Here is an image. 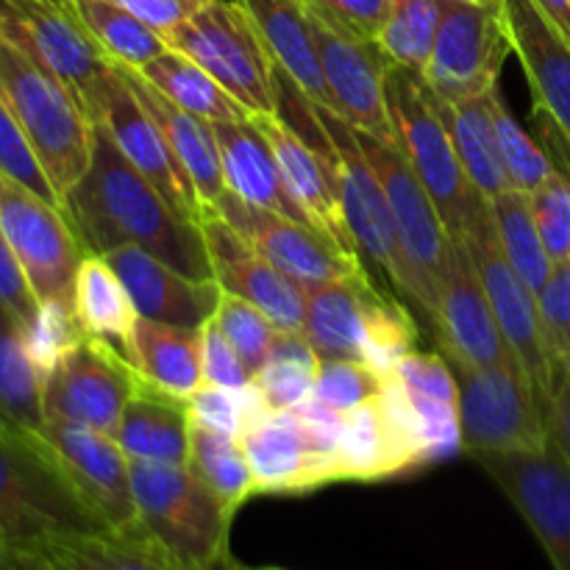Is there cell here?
Returning <instances> with one entry per match:
<instances>
[{
	"label": "cell",
	"mask_w": 570,
	"mask_h": 570,
	"mask_svg": "<svg viewBox=\"0 0 570 570\" xmlns=\"http://www.w3.org/2000/svg\"><path fill=\"white\" fill-rule=\"evenodd\" d=\"M254 26L259 28L267 50L278 70L312 100L332 109L326 81H323L321 56H317L315 31L304 0H237Z\"/></svg>",
	"instance_id": "obj_27"
},
{
	"label": "cell",
	"mask_w": 570,
	"mask_h": 570,
	"mask_svg": "<svg viewBox=\"0 0 570 570\" xmlns=\"http://www.w3.org/2000/svg\"><path fill=\"white\" fill-rule=\"evenodd\" d=\"M104 529L39 434L0 429V557L37 562L56 546Z\"/></svg>",
	"instance_id": "obj_2"
},
{
	"label": "cell",
	"mask_w": 570,
	"mask_h": 570,
	"mask_svg": "<svg viewBox=\"0 0 570 570\" xmlns=\"http://www.w3.org/2000/svg\"><path fill=\"white\" fill-rule=\"evenodd\" d=\"M512 50L504 0H440V26L423 81L445 104L499 87Z\"/></svg>",
	"instance_id": "obj_9"
},
{
	"label": "cell",
	"mask_w": 570,
	"mask_h": 570,
	"mask_svg": "<svg viewBox=\"0 0 570 570\" xmlns=\"http://www.w3.org/2000/svg\"><path fill=\"white\" fill-rule=\"evenodd\" d=\"M417 323L406 312L404 304L382 293L373 304L365 328V345H362V362L371 365L379 376L393 373L395 365L406 354L415 351Z\"/></svg>",
	"instance_id": "obj_43"
},
{
	"label": "cell",
	"mask_w": 570,
	"mask_h": 570,
	"mask_svg": "<svg viewBox=\"0 0 570 570\" xmlns=\"http://www.w3.org/2000/svg\"><path fill=\"white\" fill-rule=\"evenodd\" d=\"M382 289L371 276L345 278L306 293L304 334L321 360L362 362L367 317Z\"/></svg>",
	"instance_id": "obj_28"
},
{
	"label": "cell",
	"mask_w": 570,
	"mask_h": 570,
	"mask_svg": "<svg viewBox=\"0 0 570 570\" xmlns=\"http://www.w3.org/2000/svg\"><path fill=\"white\" fill-rule=\"evenodd\" d=\"M0 95L20 122L50 184L65 195L92 159L95 122L59 76L0 39Z\"/></svg>",
	"instance_id": "obj_5"
},
{
	"label": "cell",
	"mask_w": 570,
	"mask_h": 570,
	"mask_svg": "<svg viewBox=\"0 0 570 570\" xmlns=\"http://www.w3.org/2000/svg\"><path fill=\"white\" fill-rule=\"evenodd\" d=\"M434 332L449 365L488 367L515 356L501 334L476 265L462 243H451Z\"/></svg>",
	"instance_id": "obj_20"
},
{
	"label": "cell",
	"mask_w": 570,
	"mask_h": 570,
	"mask_svg": "<svg viewBox=\"0 0 570 570\" xmlns=\"http://www.w3.org/2000/svg\"><path fill=\"white\" fill-rule=\"evenodd\" d=\"M317 371L321 356L312 348L309 337L304 332H278L254 382L265 393L271 410L284 412L315 395Z\"/></svg>",
	"instance_id": "obj_40"
},
{
	"label": "cell",
	"mask_w": 570,
	"mask_h": 570,
	"mask_svg": "<svg viewBox=\"0 0 570 570\" xmlns=\"http://www.w3.org/2000/svg\"><path fill=\"white\" fill-rule=\"evenodd\" d=\"M0 429H3V426H0Z\"/></svg>",
	"instance_id": "obj_63"
},
{
	"label": "cell",
	"mask_w": 570,
	"mask_h": 570,
	"mask_svg": "<svg viewBox=\"0 0 570 570\" xmlns=\"http://www.w3.org/2000/svg\"><path fill=\"white\" fill-rule=\"evenodd\" d=\"M315 109L317 117H321L323 131L332 142L340 198H343L345 220H348L351 234H354L356 250H360L362 262H371L382 273V278H387L390 287H395L406 298L410 273H406V262L404 254H401L399 234H395L382 181H379L367 156L362 154L354 128L343 117L334 115L332 109H323L317 104Z\"/></svg>",
	"instance_id": "obj_13"
},
{
	"label": "cell",
	"mask_w": 570,
	"mask_h": 570,
	"mask_svg": "<svg viewBox=\"0 0 570 570\" xmlns=\"http://www.w3.org/2000/svg\"><path fill=\"white\" fill-rule=\"evenodd\" d=\"M131 360L150 387L178 401H189L204 384L200 328L167 326L139 317L134 328Z\"/></svg>",
	"instance_id": "obj_31"
},
{
	"label": "cell",
	"mask_w": 570,
	"mask_h": 570,
	"mask_svg": "<svg viewBox=\"0 0 570 570\" xmlns=\"http://www.w3.org/2000/svg\"><path fill=\"white\" fill-rule=\"evenodd\" d=\"M115 3H120L122 9L137 14L139 20L154 26L165 37L167 31H173L184 20H189L195 11L204 9L209 0H115Z\"/></svg>",
	"instance_id": "obj_57"
},
{
	"label": "cell",
	"mask_w": 570,
	"mask_h": 570,
	"mask_svg": "<svg viewBox=\"0 0 570 570\" xmlns=\"http://www.w3.org/2000/svg\"><path fill=\"white\" fill-rule=\"evenodd\" d=\"M0 570H28V562L26 560H6V557H0Z\"/></svg>",
	"instance_id": "obj_59"
},
{
	"label": "cell",
	"mask_w": 570,
	"mask_h": 570,
	"mask_svg": "<svg viewBox=\"0 0 570 570\" xmlns=\"http://www.w3.org/2000/svg\"><path fill=\"white\" fill-rule=\"evenodd\" d=\"M354 134L362 154L367 156L379 181H382L384 195H387L390 215H393L401 254H404L406 273H410V293H406V298L423 312V317L434 328L440 284H443L445 267H449L451 243L454 239L449 237L438 215V206L429 198L426 187L412 173V167L406 165L404 154L395 148V142H387V139L362 131V128H354Z\"/></svg>",
	"instance_id": "obj_7"
},
{
	"label": "cell",
	"mask_w": 570,
	"mask_h": 570,
	"mask_svg": "<svg viewBox=\"0 0 570 570\" xmlns=\"http://www.w3.org/2000/svg\"><path fill=\"white\" fill-rule=\"evenodd\" d=\"M37 562L50 570H195L154 543L139 527L128 532L104 529L83 534L56 546Z\"/></svg>",
	"instance_id": "obj_35"
},
{
	"label": "cell",
	"mask_w": 570,
	"mask_h": 570,
	"mask_svg": "<svg viewBox=\"0 0 570 570\" xmlns=\"http://www.w3.org/2000/svg\"><path fill=\"white\" fill-rule=\"evenodd\" d=\"M65 215L87 254L137 245L195 282H215L200 223L178 215L161 198L120 154L104 122H95L92 159L65 195Z\"/></svg>",
	"instance_id": "obj_1"
},
{
	"label": "cell",
	"mask_w": 570,
	"mask_h": 570,
	"mask_svg": "<svg viewBox=\"0 0 570 570\" xmlns=\"http://www.w3.org/2000/svg\"><path fill=\"white\" fill-rule=\"evenodd\" d=\"M490 109H493L495 137H499L501 159H504L512 187L521 189V193H534L557 170V165L546 154L543 145L534 142L527 128L518 122V117L507 109L499 87L490 95Z\"/></svg>",
	"instance_id": "obj_42"
},
{
	"label": "cell",
	"mask_w": 570,
	"mask_h": 570,
	"mask_svg": "<svg viewBox=\"0 0 570 570\" xmlns=\"http://www.w3.org/2000/svg\"><path fill=\"white\" fill-rule=\"evenodd\" d=\"M28 570H50V568L42 566V562H28Z\"/></svg>",
	"instance_id": "obj_61"
},
{
	"label": "cell",
	"mask_w": 570,
	"mask_h": 570,
	"mask_svg": "<svg viewBox=\"0 0 570 570\" xmlns=\"http://www.w3.org/2000/svg\"><path fill=\"white\" fill-rule=\"evenodd\" d=\"M200 360H204V382L217 384V387H245L254 382V373L248 371L243 356L237 354L217 321L204 323L200 328Z\"/></svg>",
	"instance_id": "obj_52"
},
{
	"label": "cell",
	"mask_w": 570,
	"mask_h": 570,
	"mask_svg": "<svg viewBox=\"0 0 570 570\" xmlns=\"http://www.w3.org/2000/svg\"><path fill=\"white\" fill-rule=\"evenodd\" d=\"M460 387L462 451H540L551 443L538 390L515 356L488 367L451 365Z\"/></svg>",
	"instance_id": "obj_8"
},
{
	"label": "cell",
	"mask_w": 570,
	"mask_h": 570,
	"mask_svg": "<svg viewBox=\"0 0 570 570\" xmlns=\"http://www.w3.org/2000/svg\"><path fill=\"white\" fill-rule=\"evenodd\" d=\"M395 376L401 379V384H404L410 393L451 401V404H456V399H460L456 376L443 354H423V351H412V354H406L404 360L395 365Z\"/></svg>",
	"instance_id": "obj_51"
},
{
	"label": "cell",
	"mask_w": 570,
	"mask_h": 570,
	"mask_svg": "<svg viewBox=\"0 0 570 570\" xmlns=\"http://www.w3.org/2000/svg\"><path fill=\"white\" fill-rule=\"evenodd\" d=\"M217 326L223 328V334L228 337V343L237 348V354L243 356L248 371L259 373V367L265 365L267 354H271V345L276 340L278 328L259 306H254L250 301L239 298V295L223 293L220 304L215 309Z\"/></svg>",
	"instance_id": "obj_45"
},
{
	"label": "cell",
	"mask_w": 570,
	"mask_h": 570,
	"mask_svg": "<svg viewBox=\"0 0 570 570\" xmlns=\"http://www.w3.org/2000/svg\"><path fill=\"white\" fill-rule=\"evenodd\" d=\"M189 417L212 432L239 440L245 432L243 387H217L204 382L189 399Z\"/></svg>",
	"instance_id": "obj_49"
},
{
	"label": "cell",
	"mask_w": 570,
	"mask_h": 570,
	"mask_svg": "<svg viewBox=\"0 0 570 570\" xmlns=\"http://www.w3.org/2000/svg\"><path fill=\"white\" fill-rule=\"evenodd\" d=\"M137 72L189 115H198L209 122H234L250 117L248 109L234 100L204 67L173 48H167L159 59Z\"/></svg>",
	"instance_id": "obj_36"
},
{
	"label": "cell",
	"mask_w": 570,
	"mask_h": 570,
	"mask_svg": "<svg viewBox=\"0 0 570 570\" xmlns=\"http://www.w3.org/2000/svg\"><path fill=\"white\" fill-rule=\"evenodd\" d=\"M145 384L120 351L87 337L45 379V417L83 423L115 438L122 410Z\"/></svg>",
	"instance_id": "obj_17"
},
{
	"label": "cell",
	"mask_w": 570,
	"mask_h": 570,
	"mask_svg": "<svg viewBox=\"0 0 570 570\" xmlns=\"http://www.w3.org/2000/svg\"><path fill=\"white\" fill-rule=\"evenodd\" d=\"M504 11L538 115L557 128L570 156V39L534 0H504Z\"/></svg>",
	"instance_id": "obj_23"
},
{
	"label": "cell",
	"mask_w": 570,
	"mask_h": 570,
	"mask_svg": "<svg viewBox=\"0 0 570 570\" xmlns=\"http://www.w3.org/2000/svg\"><path fill=\"white\" fill-rule=\"evenodd\" d=\"M45 421V379L28 354L26 328L0 301V426L39 434Z\"/></svg>",
	"instance_id": "obj_34"
},
{
	"label": "cell",
	"mask_w": 570,
	"mask_h": 570,
	"mask_svg": "<svg viewBox=\"0 0 570 570\" xmlns=\"http://www.w3.org/2000/svg\"><path fill=\"white\" fill-rule=\"evenodd\" d=\"M117 72L122 76V81L131 87V92L137 95L139 104L150 111L159 128L165 131L167 142L176 150L178 161L184 165L187 176L193 178L195 189L200 195V204L206 212H217L226 189V178H223V161H220V148H217L215 128L209 120L198 115H189L181 106L173 104L170 98L159 92L154 83L145 81L137 70H128V67L115 65ZM204 212V215H206Z\"/></svg>",
	"instance_id": "obj_26"
},
{
	"label": "cell",
	"mask_w": 570,
	"mask_h": 570,
	"mask_svg": "<svg viewBox=\"0 0 570 570\" xmlns=\"http://www.w3.org/2000/svg\"><path fill=\"white\" fill-rule=\"evenodd\" d=\"M165 42L204 67L250 117L278 111V67L259 28L237 0H209L167 31Z\"/></svg>",
	"instance_id": "obj_6"
},
{
	"label": "cell",
	"mask_w": 570,
	"mask_h": 570,
	"mask_svg": "<svg viewBox=\"0 0 570 570\" xmlns=\"http://www.w3.org/2000/svg\"><path fill=\"white\" fill-rule=\"evenodd\" d=\"M417 471L395 434L390 432L379 401L343 412L337 449H334V473L340 482H382Z\"/></svg>",
	"instance_id": "obj_30"
},
{
	"label": "cell",
	"mask_w": 570,
	"mask_h": 570,
	"mask_svg": "<svg viewBox=\"0 0 570 570\" xmlns=\"http://www.w3.org/2000/svg\"><path fill=\"white\" fill-rule=\"evenodd\" d=\"M206 250H209L215 282L223 293L239 295L259 306L278 332H304L306 293L298 284L278 273L232 223L223 220L217 212L200 217Z\"/></svg>",
	"instance_id": "obj_21"
},
{
	"label": "cell",
	"mask_w": 570,
	"mask_h": 570,
	"mask_svg": "<svg viewBox=\"0 0 570 570\" xmlns=\"http://www.w3.org/2000/svg\"><path fill=\"white\" fill-rule=\"evenodd\" d=\"M306 6V3H304ZM332 111L348 126L393 142V122L387 109V72L393 61L373 39L356 37L348 28L309 9Z\"/></svg>",
	"instance_id": "obj_18"
},
{
	"label": "cell",
	"mask_w": 570,
	"mask_h": 570,
	"mask_svg": "<svg viewBox=\"0 0 570 570\" xmlns=\"http://www.w3.org/2000/svg\"><path fill=\"white\" fill-rule=\"evenodd\" d=\"M490 209H493L495 232H499V243L507 262L534 293H540L543 284L549 282L551 271H554V259L546 250L540 228L534 223L529 193L510 187L490 200Z\"/></svg>",
	"instance_id": "obj_39"
},
{
	"label": "cell",
	"mask_w": 570,
	"mask_h": 570,
	"mask_svg": "<svg viewBox=\"0 0 570 570\" xmlns=\"http://www.w3.org/2000/svg\"><path fill=\"white\" fill-rule=\"evenodd\" d=\"M440 26V0H390L387 20L376 45L393 65L426 70Z\"/></svg>",
	"instance_id": "obj_41"
},
{
	"label": "cell",
	"mask_w": 570,
	"mask_h": 570,
	"mask_svg": "<svg viewBox=\"0 0 570 570\" xmlns=\"http://www.w3.org/2000/svg\"><path fill=\"white\" fill-rule=\"evenodd\" d=\"M379 390H382V376L365 362L321 360L315 399H321L332 410L348 412L367 401H376Z\"/></svg>",
	"instance_id": "obj_47"
},
{
	"label": "cell",
	"mask_w": 570,
	"mask_h": 570,
	"mask_svg": "<svg viewBox=\"0 0 570 570\" xmlns=\"http://www.w3.org/2000/svg\"><path fill=\"white\" fill-rule=\"evenodd\" d=\"M304 3L337 26L348 28L356 37L373 39V42L382 33L390 9V0H304Z\"/></svg>",
	"instance_id": "obj_53"
},
{
	"label": "cell",
	"mask_w": 570,
	"mask_h": 570,
	"mask_svg": "<svg viewBox=\"0 0 570 570\" xmlns=\"http://www.w3.org/2000/svg\"><path fill=\"white\" fill-rule=\"evenodd\" d=\"M0 301L14 312L17 321L22 323V328L33 321L37 315V295L28 287L26 276H22L20 265H17L14 254H11L9 243H6L3 232H0Z\"/></svg>",
	"instance_id": "obj_56"
},
{
	"label": "cell",
	"mask_w": 570,
	"mask_h": 570,
	"mask_svg": "<svg viewBox=\"0 0 570 570\" xmlns=\"http://www.w3.org/2000/svg\"><path fill=\"white\" fill-rule=\"evenodd\" d=\"M0 232L37 301L72 304L87 250L65 209L0 173Z\"/></svg>",
	"instance_id": "obj_11"
},
{
	"label": "cell",
	"mask_w": 570,
	"mask_h": 570,
	"mask_svg": "<svg viewBox=\"0 0 570 570\" xmlns=\"http://www.w3.org/2000/svg\"><path fill=\"white\" fill-rule=\"evenodd\" d=\"M217 215L232 223L278 273L298 284L304 293L345 278L367 276L360 254L345 250L315 226L245 204L232 193L223 195Z\"/></svg>",
	"instance_id": "obj_15"
},
{
	"label": "cell",
	"mask_w": 570,
	"mask_h": 570,
	"mask_svg": "<svg viewBox=\"0 0 570 570\" xmlns=\"http://www.w3.org/2000/svg\"><path fill=\"white\" fill-rule=\"evenodd\" d=\"M462 245H465L473 265H476L479 278H482L484 293H488L507 345H510L515 360L527 371L529 382L538 390L543 410H549L551 354L549 340H546L543 315H540L538 293L507 262L499 243V232H495L493 209H488L479 217L476 226L471 228V234H468Z\"/></svg>",
	"instance_id": "obj_14"
},
{
	"label": "cell",
	"mask_w": 570,
	"mask_h": 570,
	"mask_svg": "<svg viewBox=\"0 0 570 570\" xmlns=\"http://www.w3.org/2000/svg\"><path fill=\"white\" fill-rule=\"evenodd\" d=\"M232 570H287V568H273V566H265V568H245V566H239V562H237V566H234Z\"/></svg>",
	"instance_id": "obj_60"
},
{
	"label": "cell",
	"mask_w": 570,
	"mask_h": 570,
	"mask_svg": "<svg viewBox=\"0 0 570 570\" xmlns=\"http://www.w3.org/2000/svg\"><path fill=\"white\" fill-rule=\"evenodd\" d=\"M289 412H293L295 421L301 423V429H304L312 449L334 462V449H337L340 426H343V412L332 410V406L323 404V401L315 399V395L301 401V404L293 406ZM334 476H337V473H334Z\"/></svg>",
	"instance_id": "obj_54"
},
{
	"label": "cell",
	"mask_w": 570,
	"mask_h": 570,
	"mask_svg": "<svg viewBox=\"0 0 570 570\" xmlns=\"http://www.w3.org/2000/svg\"><path fill=\"white\" fill-rule=\"evenodd\" d=\"M250 462L256 495H301L337 484L334 462L317 454L289 410L271 412L239 438Z\"/></svg>",
	"instance_id": "obj_24"
},
{
	"label": "cell",
	"mask_w": 570,
	"mask_h": 570,
	"mask_svg": "<svg viewBox=\"0 0 570 570\" xmlns=\"http://www.w3.org/2000/svg\"><path fill=\"white\" fill-rule=\"evenodd\" d=\"M0 173L11 176L14 181L26 184L28 189L42 195V198L50 200V204L61 206L59 193H56L53 184H50L42 161L37 159V154H33L31 142H28L26 134H22L17 117L11 115L3 95H0Z\"/></svg>",
	"instance_id": "obj_48"
},
{
	"label": "cell",
	"mask_w": 570,
	"mask_h": 570,
	"mask_svg": "<svg viewBox=\"0 0 570 570\" xmlns=\"http://www.w3.org/2000/svg\"><path fill=\"white\" fill-rule=\"evenodd\" d=\"M429 95H432V104L438 109L440 120L449 128L456 156H460L465 176L471 178L476 193L484 200H493L495 195L507 193L512 181L507 176L504 159H501L499 150V137H495L493 109H490L493 89L479 95V98L462 100V104H445L432 89H429Z\"/></svg>",
	"instance_id": "obj_32"
},
{
	"label": "cell",
	"mask_w": 570,
	"mask_h": 570,
	"mask_svg": "<svg viewBox=\"0 0 570 570\" xmlns=\"http://www.w3.org/2000/svg\"><path fill=\"white\" fill-rule=\"evenodd\" d=\"M137 527L195 570H232L234 512L187 465L131 462Z\"/></svg>",
	"instance_id": "obj_3"
},
{
	"label": "cell",
	"mask_w": 570,
	"mask_h": 570,
	"mask_svg": "<svg viewBox=\"0 0 570 570\" xmlns=\"http://www.w3.org/2000/svg\"><path fill=\"white\" fill-rule=\"evenodd\" d=\"M529 200H532L540 237L554 265L570 262V173L557 167L534 193H529Z\"/></svg>",
	"instance_id": "obj_46"
},
{
	"label": "cell",
	"mask_w": 570,
	"mask_h": 570,
	"mask_svg": "<svg viewBox=\"0 0 570 570\" xmlns=\"http://www.w3.org/2000/svg\"><path fill=\"white\" fill-rule=\"evenodd\" d=\"M212 128H215L217 148H220L223 178H226L228 193L237 195L245 204L312 226L309 215L301 209L284 181L271 142L250 117L234 122H212Z\"/></svg>",
	"instance_id": "obj_25"
},
{
	"label": "cell",
	"mask_w": 570,
	"mask_h": 570,
	"mask_svg": "<svg viewBox=\"0 0 570 570\" xmlns=\"http://www.w3.org/2000/svg\"><path fill=\"white\" fill-rule=\"evenodd\" d=\"M53 3H59V6H72V3H76V0H53Z\"/></svg>",
	"instance_id": "obj_62"
},
{
	"label": "cell",
	"mask_w": 570,
	"mask_h": 570,
	"mask_svg": "<svg viewBox=\"0 0 570 570\" xmlns=\"http://www.w3.org/2000/svg\"><path fill=\"white\" fill-rule=\"evenodd\" d=\"M189 401H178L145 384L126 404L115 440L131 462L187 465Z\"/></svg>",
	"instance_id": "obj_29"
},
{
	"label": "cell",
	"mask_w": 570,
	"mask_h": 570,
	"mask_svg": "<svg viewBox=\"0 0 570 570\" xmlns=\"http://www.w3.org/2000/svg\"><path fill=\"white\" fill-rule=\"evenodd\" d=\"M387 109L395 148L426 187L449 237L454 243H465L479 217L490 209V200H484L465 176L449 128L440 120L421 72L399 65L390 67Z\"/></svg>",
	"instance_id": "obj_4"
},
{
	"label": "cell",
	"mask_w": 570,
	"mask_h": 570,
	"mask_svg": "<svg viewBox=\"0 0 570 570\" xmlns=\"http://www.w3.org/2000/svg\"><path fill=\"white\" fill-rule=\"evenodd\" d=\"M111 65L145 70L167 50L165 37L115 0H76L70 6Z\"/></svg>",
	"instance_id": "obj_37"
},
{
	"label": "cell",
	"mask_w": 570,
	"mask_h": 570,
	"mask_svg": "<svg viewBox=\"0 0 570 570\" xmlns=\"http://www.w3.org/2000/svg\"><path fill=\"white\" fill-rule=\"evenodd\" d=\"M0 39L59 76L89 120H98L100 92L111 76V61L70 6L53 0H0Z\"/></svg>",
	"instance_id": "obj_10"
},
{
	"label": "cell",
	"mask_w": 570,
	"mask_h": 570,
	"mask_svg": "<svg viewBox=\"0 0 570 570\" xmlns=\"http://www.w3.org/2000/svg\"><path fill=\"white\" fill-rule=\"evenodd\" d=\"M540 315H543L549 354L570 360V262L554 265L549 282L538 293Z\"/></svg>",
	"instance_id": "obj_50"
},
{
	"label": "cell",
	"mask_w": 570,
	"mask_h": 570,
	"mask_svg": "<svg viewBox=\"0 0 570 570\" xmlns=\"http://www.w3.org/2000/svg\"><path fill=\"white\" fill-rule=\"evenodd\" d=\"M72 309H76L78 323L89 337L111 345L128 362H134L131 345L139 315L122 282L104 256H83L76 276V289H72Z\"/></svg>",
	"instance_id": "obj_33"
},
{
	"label": "cell",
	"mask_w": 570,
	"mask_h": 570,
	"mask_svg": "<svg viewBox=\"0 0 570 570\" xmlns=\"http://www.w3.org/2000/svg\"><path fill=\"white\" fill-rule=\"evenodd\" d=\"M104 259L126 287L139 317L181 328H204L220 304V284L195 282L137 245L106 250Z\"/></svg>",
	"instance_id": "obj_22"
},
{
	"label": "cell",
	"mask_w": 570,
	"mask_h": 570,
	"mask_svg": "<svg viewBox=\"0 0 570 570\" xmlns=\"http://www.w3.org/2000/svg\"><path fill=\"white\" fill-rule=\"evenodd\" d=\"M87 337L89 334L67 301H39L37 315L26 326L28 354L42 379H48Z\"/></svg>",
	"instance_id": "obj_44"
},
{
	"label": "cell",
	"mask_w": 570,
	"mask_h": 570,
	"mask_svg": "<svg viewBox=\"0 0 570 570\" xmlns=\"http://www.w3.org/2000/svg\"><path fill=\"white\" fill-rule=\"evenodd\" d=\"M39 440L78 499L111 532L137 529V504L131 490V460L115 438L83 423L48 417Z\"/></svg>",
	"instance_id": "obj_16"
},
{
	"label": "cell",
	"mask_w": 570,
	"mask_h": 570,
	"mask_svg": "<svg viewBox=\"0 0 570 570\" xmlns=\"http://www.w3.org/2000/svg\"><path fill=\"white\" fill-rule=\"evenodd\" d=\"M546 421H549L551 443L570 460V360H562V356L551 360V393Z\"/></svg>",
	"instance_id": "obj_55"
},
{
	"label": "cell",
	"mask_w": 570,
	"mask_h": 570,
	"mask_svg": "<svg viewBox=\"0 0 570 570\" xmlns=\"http://www.w3.org/2000/svg\"><path fill=\"white\" fill-rule=\"evenodd\" d=\"M534 3L570 39V0H534Z\"/></svg>",
	"instance_id": "obj_58"
},
{
	"label": "cell",
	"mask_w": 570,
	"mask_h": 570,
	"mask_svg": "<svg viewBox=\"0 0 570 570\" xmlns=\"http://www.w3.org/2000/svg\"><path fill=\"white\" fill-rule=\"evenodd\" d=\"M512 501L554 570H570V460L549 443L540 451L468 454Z\"/></svg>",
	"instance_id": "obj_12"
},
{
	"label": "cell",
	"mask_w": 570,
	"mask_h": 570,
	"mask_svg": "<svg viewBox=\"0 0 570 570\" xmlns=\"http://www.w3.org/2000/svg\"><path fill=\"white\" fill-rule=\"evenodd\" d=\"M187 468L237 515L239 507L256 495L254 471L243 443L228 434L212 432L200 423H189Z\"/></svg>",
	"instance_id": "obj_38"
},
{
	"label": "cell",
	"mask_w": 570,
	"mask_h": 570,
	"mask_svg": "<svg viewBox=\"0 0 570 570\" xmlns=\"http://www.w3.org/2000/svg\"><path fill=\"white\" fill-rule=\"evenodd\" d=\"M109 128L111 139L120 148V154L154 184L161 198L184 215L187 220L198 223L204 217V204L195 189L193 178L187 176L184 165L178 161L176 150L167 142L159 122L150 117V111L139 104L137 95L131 92L117 67L111 65V76L100 92L98 120Z\"/></svg>",
	"instance_id": "obj_19"
}]
</instances>
